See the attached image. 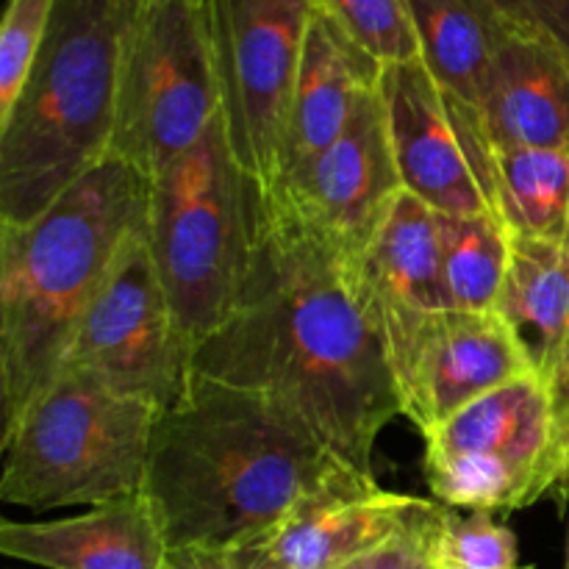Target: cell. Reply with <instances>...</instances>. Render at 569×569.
I'll use <instances>...</instances> for the list:
<instances>
[{
	"instance_id": "17",
	"label": "cell",
	"mask_w": 569,
	"mask_h": 569,
	"mask_svg": "<svg viewBox=\"0 0 569 569\" xmlns=\"http://www.w3.org/2000/svg\"><path fill=\"white\" fill-rule=\"evenodd\" d=\"M450 111L459 126L467 159L481 187L489 214L509 237L569 239V153L515 148L483 133L478 111L450 92Z\"/></svg>"
},
{
	"instance_id": "30",
	"label": "cell",
	"mask_w": 569,
	"mask_h": 569,
	"mask_svg": "<svg viewBox=\"0 0 569 569\" xmlns=\"http://www.w3.org/2000/svg\"><path fill=\"white\" fill-rule=\"evenodd\" d=\"M569 387V345H567V356H565V367H561V376H559V383H556V395L561 392V389Z\"/></svg>"
},
{
	"instance_id": "32",
	"label": "cell",
	"mask_w": 569,
	"mask_h": 569,
	"mask_svg": "<svg viewBox=\"0 0 569 569\" xmlns=\"http://www.w3.org/2000/svg\"><path fill=\"white\" fill-rule=\"evenodd\" d=\"M567 569H569V542H567Z\"/></svg>"
},
{
	"instance_id": "15",
	"label": "cell",
	"mask_w": 569,
	"mask_h": 569,
	"mask_svg": "<svg viewBox=\"0 0 569 569\" xmlns=\"http://www.w3.org/2000/svg\"><path fill=\"white\" fill-rule=\"evenodd\" d=\"M531 372L526 350L495 311L448 309L417 361L403 417L426 437L472 400Z\"/></svg>"
},
{
	"instance_id": "28",
	"label": "cell",
	"mask_w": 569,
	"mask_h": 569,
	"mask_svg": "<svg viewBox=\"0 0 569 569\" xmlns=\"http://www.w3.org/2000/svg\"><path fill=\"white\" fill-rule=\"evenodd\" d=\"M164 569H231L226 553L211 550H170Z\"/></svg>"
},
{
	"instance_id": "31",
	"label": "cell",
	"mask_w": 569,
	"mask_h": 569,
	"mask_svg": "<svg viewBox=\"0 0 569 569\" xmlns=\"http://www.w3.org/2000/svg\"><path fill=\"white\" fill-rule=\"evenodd\" d=\"M556 400H559V406H567L569 403V387L561 389V392L556 395Z\"/></svg>"
},
{
	"instance_id": "26",
	"label": "cell",
	"mask_w": 569,
	"mask_h": 569,
	"mask_svg": "<svg viewBox=\"0 0 569 569\" xmlns=\"http://www.w3.org/2000/svg\"><path fill=\"white\" fill-rule=\"evenodd\" d=\"M506 22L569 67V0H495Z\"/></svg>"
},
{
	"instance_id": "1",
	"label": "cell",
	"mask_w": 569,
	"mask_h": 569,
	"mask_svg": "<svg viewBox=\"0 0 569 569\" xmlns=\"http://www.w3.org/2000/svg\"><path fill=\"white\" fill-rule=\"evenodd\" d=\"M192 372L267 395L361 472H372L378 437L403 415L359 264L272 209L259 187L248 278L231 315L194 348Z\"/></svg>"
},
{
	"instance_id": "2",
	"label": "cell",
	"mask_w": 569,
	"mask_h": 569,
	"mask_svg": "<svg viewBox=\"0 0 569 569\" xmlns=\"http://www.w3.org/2000/svg\"><path fill=\"white\" fill-rule=\"evenodd\" d=\"M339 461L272 398L192 372L156 422L142 495L170 550L228 553L272 537Z\"/></svg>"
},
{
	"instance_id": "7",
	"label": "cell",
	"mask_w": 569,
	"mask_h": 569,
	"mask_svg": "<svg viewBox=\"0 0 569 569\" xmlns=\"http://www.w3.org/2000/svg\"><path fill=\"white\" fill-rule=\"evenodd\" d=\"M220 114L206 0H142L128 37L111 159L150 181L187 156Z\"/></svg>"
},
{
	"instance_id": "24",
	"label": "cell",
	"mask_w": 569,
	"mask_h": 569,
	"mask_svg": "<svg viewBox=\"0 0 569 569\" xmlns=\"http://www.w3.org/2000/svg\"><path fill=\"white\" fill-rule=\"evenodd\" d=\"M439 569H526L517 537L489 511H456L445 506L437 539Z\"/></svg>"
},
{
	"instance_id": "10",
	"label": "cell",
	"mask_w": 569,
	"mask_h": 569,
	"mask_svg": "<svg viewBox=\"0 0 569 569\" xmlns=\"http://www.w3.org/2000/svg\"><path fill=\"white\" fill-rule=\"evenodd\" d=\"M222 122L244 176L267 192L281 167L311 0H206Z\"/></svg>"
},
{
	"instance_id": "16",
	"label": "cell",
	"mask_w": 569,
	"mask_h": 569,
	"mask_svg": "<svg viewBox=\"0 0 569 569\" xmlns=\"http://www.w3.org/2000/svg\"><path fill=\"white\" fill-rule=\"evenodd\" d=\"M0 550L44 569H164L170 559V545L144 495L67 520H3Z\"/></svg>"
},
{
	"instance_id": "8",
	"label": "cell",
	"mask_w": 569,
	"mask_h": 569,
	"mask_svg": "<svg viewBox=\"0 0 569 569\" xmlns=\"http://www.w3.org/2000/svg\"><path fill=\"white\" fill-rule=\"evenodd\" d=\"M426 478L456 511H520L556 492L559 400L537 372L472 400L426 433Z\"/></svg>"
},
{
	"instance_id": "25",
	"label": "cell",
	"mask_w": 569,
	"mask_h": 569,
	"mask_svg": "<svg viewBox=\"0 0 569 569\" xmlns=\"http://www.w3.org/2000/svg\"><path fill=\"white\" fill-rule=\"evenodd\" d=\"M53 9L56 0H9L6 6L0 28V117L9 114L37 67Z\"/></svg>"
},
{
	"instance_id": "4",
	"label": "cell",
	"mask_w": 569,
	"mask_h": 569,
	"mask_svg": "<svg viewBox=\"0 0 569 569\" xmlns=\"http://www.w3.org/2000/svg\"><path fill=\"white\" fill-rule=\"evenodd\" d=\"M142 0H56L20 98L0 117V222H28L111 159Z\"/></svg>"
},
{
	"instance_id": "23",
	"label": "cell",
	"mask_w": 569,
	"mask_h": 569,
	"mask_svg": "<svg viewBox=\"0 0 569 569\" xmlns=\"http://www.w3.org/2000/svg\"><path fill=\"white\" fill-rule=\"evenodd\" d=\"M365 53L387 64L420 59L409 0H311Z\"/></svg>"
},
{
	"instance_id": "29",
	"label": "cell",
	"mask_w": 569,
	"mask_h": 569,
	"mask_svg": "<svg viewBox=\"0 0 569 569\" xmlns=\"http://www.w3.org/2000/svg\"><path fill=\"white\" fill-rule=\"evenodd\" d=\"M559 456L561 470L559 481H556V492L569 495V403L559 406Z\"/></svg>"
},
{
	"instance_id": "33",
	"label": "cell",
	"mask_w": 569,
	"mask_h": 569,
	"mask_svg": "<svg viewBox=\"0 0 569 569\" xmlns=\"http://www.w3.org/2000/svg\"><path fill=\"white\" fill-rule=\"evenodd\" d=\"M526 569H533V567H526Z\"/></svg>"
},
{
	"instance_id": "19",
	"label": "cell",
	"mask_w": 569,
	"mask_h": 569,
	"mask_svg": "<svg viewBox=\"0 0 569 569\" xmlns=\"http://www.w3.org/2000/svg\"><path fill=\"white\" fill-rule=\"evenodd\" d=\"M476 111L492 142L569 153V67L511 28Z\"/></svg>"
},
{
	"instance_id": "14",
	"label": "cell",
	"mask_w": 569,
	"mask_h": 569,
	"mask_svg": "<svg viewBox=\"0 0 569 569\" xmlns=\"http://www.w3.org/2000/svg\"><path fill=\"white\" fill-rule=\"evenodd\" d=\"M426 503L339 461L283 517L270 550L283 569H342L392 542Z\"/></svg>"
},
{
	"instance_id": "21",
	"label": "cell",
	"mask_w": 569,
	"mask_h": 569,
	"mask_svg": "<svg viewBox=\"0 0 569 569\" xmlns=\"http://www.w3.org/2000/svg\"><path fill=\"white\" fill-rule=\"evenodd\" d=\"M420 61L433 81L472 109L489 67L511 37L495 0H409Z\"/></svg>"
},
{
	"instance_id": "27",
	"label": "cell",
	"mask_w": 569,
	"mask_h": 569,
	"mask_svg": "<svg viewBox=\"0 0 569 569\" xmlns=\"http://www.w3.org/2000/svg\"><path fill=\"white\" fill-rule=\"evenodd\" d=\"M228 565L231 569H283L281 561L272 556L270 537L259 539V542H248L242 548L228 550Z\"/></svg>"
},
{
	"instance_id": "3",
	"label": "cell",
	"mask_w": 569,
	"mask_h": 569,
	"mask_svg": "<svg viewBox=\"0 0 569 569\" xmlns=\"http://www.w3.org/2000/svg\"><path fill=\"white\" fill-rule=\"evenodd\" d=\"M148 189L142 172L109 159L33 220L0 222L3 428L61 376L83 311L148 220Z\"/></svg>"
},
{
	"instance_id": "20",
	"label": "cell",
	"mask_w": 569,
	"mask_h": 569,
	"mask_svg": "<svg viewBox=\"0 0 569 569\" xmlns=\"http://www.w3.org/2000/svg\"><path fill=\"white\" fill-rule=\"evenodd\" d=\"M509 239L495 315L515 333L537 376L556 389L569 345V239Z\"/></svg>"
},
{
	"instance_id": "18",
	"label": "cell",
	"mask_w": 569,
	"mask_h": 569,
	"mask_svg": "<svg viewBox=\"0 0 569 569\" xmlns=\"http://www.w3.org/2000/svg\"><path fill=\"white\" fill-rule=\"evenodd\" d=\"M381 70V61L315 11L295 81L276 183L315 159L345 131L361 100L378 87Z\"/></svg>"
},
{
	"instance_id": "5",
	"label": "cell",
	"mask_w": 569,
	"mask_h": 569,
	"mask_svg": "<svg viewBox=\"0 0 569 569\" xmlns=\"http://www.w3.org/2000/svg\"><path fill=\"white\" fill-rule=\"evenodd\" d=\"M159 415L148 400L64 372L3 428L0 498L26 509L137 498Z\"/></svg>"
},
{
	"instance_id": "9",
	"label": "cell",
	"mask_w": 569,
	"mask_h": 569,
	"mask_svg": "<svg viewBox=\"0 0 569 569\" xmlns=\"http://www.w3.org/2000/svg\"><path fill=\"white\" fill-rule=\"evenodd\" d=\"M83 376L114 392L167 409L192 381V345L183 337L148 242V220L128 233L83 311L61 376Z\"/></svg>"
},
{
	"instance_id": "6",
	"label": "cell",
	"mask_w": 569,
	"mask_h": 569,
	"mask_svg": "<svg viewBox=\"0 0 569 569\" xmlns=\"http://www.w3.org/2000/svg\"><path fill=\"white\" fill-rule=\"evenodd\" d=\"M256 239V183L222 114L203 139L150 178L148 242L192 353L237 303Z\"/></svg>"
},
{
	"instance_id": "11",
	"label": "cell",
	"mask_w": 569,
	"mask_h": 569,
	"mask_svg": "<svg viewBox=\"0 0 569 569\" xmlns=\"http://www.w3.org/2000/svg\"><path fill=\"white\" fill-rule=\"evenodd\" d=\"M400 192L406 189L389 148L381 89L376 87L326 150L283 176L261 198L350 264H359Z\"/></svg>"
},
{
	"instance_id": "22",
	"label": "cell",
	"mask_w": 569,
	"mask_h": 569,
	"mask_svg": "<svg viewBox=\"0 0 569 569\" xmlns=\"http://www.w3.org/2000/svg\"><path fill=\"white\" fill-rule=\"evenodd\" d=\"M445 289L453 309L495 311L509 267V233L492 214H437Z\"/></svg>"
},
{
	"instance_id": "12",
	"label": "cell",
	"mask_w": 569,
	"mask_h": 569,
	"mask_svg": "<svg viewBox=\"0 0 569 569\" xmlns=\"http://www.w3.org/2000/svg\"><path fill=\"white\" fill-rule=\"evenodd\" d=\"M359 283L406 398L433 326L450 306L437 211L400 192L359 261Z\"/></svg>"
},
{
	"instance_id": "13",
	"label": "cell",
	"mask_w": 569,
	"mask_h": 569,
	"mask_svg": "<svg viewBox=\"0 0 569 569\" xmlns=\"http://www.w3.org/2000/svg\"><path fill=\"white\" fill-rule=\"evenodd\" d=\"M389 148L409 194L437 214H489L445 89L417 61L381 70Z\"/></svg>"
}]
</instances>
